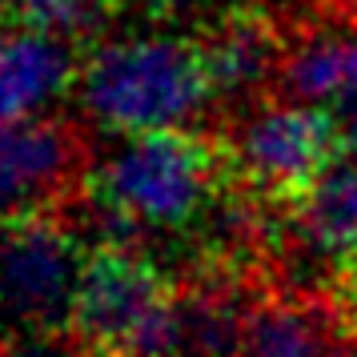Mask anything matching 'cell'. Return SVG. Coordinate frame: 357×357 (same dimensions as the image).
<instances>
[{"mask_svg":"<svg viewBox=\"0 0 357 357\" xmlns=\"http://www.w3.org/2000/svg\"><path fill=\"white\" fill-rule=\"evenodd\" d=\"M177 273L129 241L97 237L73 301L68 337L84 357H169L173 354Z\"/></svg>","mask_w":357,"mask_h":357,"instance_id":"cell-1","label":"cell"},{"mask_svg":"<svg viewBox=\"0 0 357 357\" xmlns=\"http://www.w3.org/2000/svg\"><path fill=\"white\" fill-rule=\"evenodd\" d=\"M81 100L100 129L153 132L177 129L213 100L201 45L173 36L116 40L81 68Z\"/></svg>","mask_w":357,"mask_h":357,"instance_id":"cell-2","label":"cell"},{"mask_svg":"<svg viewBox=\"0 0 357 357\" xmlns=\"http://www.w3.org/2000/svg\"><path fill=\"white\" fill-rule=\"evenodd\" d=\"M93 241L77 209H49L0 225V337L68 333Z\"/></svg>","mask_w":357,"mask_h":357,"instance_id":"cell-3","label":"cell"},{"mask_svg":"<svg viewBox=\"0 0 357 357\" xmlns=\"http://www.w3.org/2000/svg\"><path fill=\"white\" fill-rule=\"evenodd\" d=\"M225 145L241 185L281 217L345 149V132L321 105L265 97L233 121Z\"/></svg>","mask_w":357,"mask_h":357,"instance_id":"cell-4","label":"cell"},{"mask_svg":"<svg viewBox=\"0 0 357 357\" xmlns=\"http://www.w3.org/2000/svg\"><path fill=\"white\" fill-rule=\"evenodd\" d=\"M93 153L65 116H29L0 125V225L49 209H77Z\"/></svg>","mask_w":357,"mask_h":357,"instance_id":"cell-5","label":"cell"},{"mask_svg":"<svg viewBox=\"0 0 357 357\" xmlns=\"http://www.w3.org/2000/svg\"><path fill=\"white\" fill-rule=\"evenodd\" d=\"M281 253L321 261L325 277L357 253V149H341L281 213Z\"/></svg>","mask_w":357,"mask_h":357,"instance_id":"cell-6","label":"cell"},{"mask_svg":"<svg viewBox=\"0 0 357 357\" xmlns=\"http://www.w3.org/2000/svg\"><path fill=\"white\" fill-rule=\"evenodd\" d=\"M345 333L329 293L273 277L261 285L245 325V357H325Z\"/></svg>","mask_w":357,"mask_h":357,"instance_id":"cell-7","label":"cell"},{"mask_svg":"<svg viewBox=\"0 0 357 357\" xmlns=\"http://www.w3.org/2000/svg\"><path fill=\"white\" fill-rule=\"evenodd\" d=\"M68 40L40 29H0V125L40 116L73 84Z\"/></svg>","mask_w":357,"mask_h":357,"instance_id":"cell-8","label":"cell"},{"mask_svg":"<svg viewBox=\"0 0 357 357\" xmlns=\"http://www.w3.org/2000/svg\"><path fill=\"white\" fill-rule=\"evenodd\" d=\"M201 56L209 68L213 97L245 100L281 77L285 45L261 13H233L201 40Z\"/></svg>","mask_w":357,"mask_h":357,"instance_id":"cell-9","label":"cell"},{"mask_svg":"<svg viewBox=\"0 0 357 357\" xmlns=\"http://www.w3.org/2000/svg\"><path fill=\"white\" fill-rule=\"evenodd\" d=\"M281 97L305 105H333L357 93V29L313 33L301 45L285 49V65L277 77Z\"/></svg>","mask_w":357,"mask_h":357,"instance_id":"cell-10","label":"cell"},{"mask_svg":"<svg viewBox=\"0 0 357 357\" xmlns=\"http://www.w3.org/2000/svg\"><path fill=\"white\" fill-rule=\"evenodd\" d=\"M4 17L61 40H81L105 24L109 0H4Z\"/></svg>","mask_w":357,"mask_h":357,"instance_id":"cell-11","label":"cell"},{"mask_svg":"<svg viewBox=\"0 0 357 357\" xmlns=\"http://www.w3.org/2000/svg\"><path fill=\"white\" fill-rule=\"evenodd\" d=\"M321 289L329 293V301H333V313H337L345 341L357 345V253L349 261H341L337 269L325 277Z\"/></svg>","mask_w":357,"mask_h":357,"instance_id":"cell-12","label":"cell"},{"mask_svg":"<svg viewBox=\"0 0 357 357\" xmlns=\"http://www.w3.org/2000/svg\"><path fill=\"white\" fill-rule=\"evenodd\" d=\"M0 357H84L68 333H4Z\"/></svg>","mask_w":357,"mask_h":357,"instance_id":"cell-13","label":"cell"},{"mask_svg":"<svg viewBox=\"0 0 357 357\" xmlns=\"http://www.w3.org/2000/svg\"><path fill=\"white\" fill-rule=\"evenodd\" d=\"M333 113H337V121H341V132H345V145L349 149H357V93L349 100H341L337 109H333Z\"/></svg>","mask_w":357,"mask_h":357,"instance_id":"cell-14","label":"cell"},{"mask_svg":"<svg viewBox=\"0 0 357 357\" xmlns=\"http://www.w3.org/2000/svg\"><path fill=\"white\" fill-rule=\"evenodd\" d=\"M145 13H153V17H173V13H181V8H189L193 0H137Z\"/></svg>","mask_w":357,"mask_h":357,"instance_id":"cell-15","label":"cell"},{"mask_svg":"<svg viewBox=\"0 0 357 357\" xmlns=\"http://www.w3.org/2000/svg\"><path fill=\"white\" fill-rule=\"evenodd\" d=\"M325 357H357V345H349V341H341L333 354H325Z\"/></svg>","mask_w":357,"mask_h":357,"instance_id":"cell-16","label":"cell"}]
</instances>
